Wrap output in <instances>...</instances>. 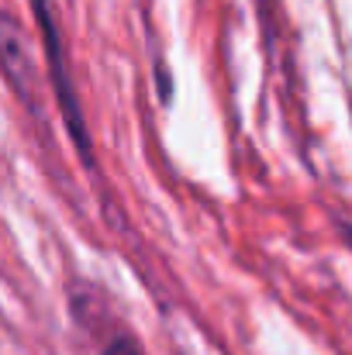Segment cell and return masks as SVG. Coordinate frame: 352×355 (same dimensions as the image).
<instances>
[{"label":"cell","instance_id":"6da1fadb","mask_svg":"<svg viewBox=\"0 0 352 355\" xmlns=\"http://www.w3.org/2000/svg\"><path fill=\"white\" fill-rule=\"evenodd\" d=\"M28 3H31V14H35L42 45H45V59H49V73H52V87H56V97H59L62 121L69 124V135H73L76 148L83 152V162L90 166L94 162L90 131H87V121H83V111H80V101H76L69 69H66V52H62V31H59V21H56V7H52V0H28Z\"/></svg>","mask_w":352,"mask_h":355},{"label":"cell","instance_id":"7a4b0ae2","mask_svg":"<svg viewBox=\"0 0 352 355\" xmlns=\"http://www.w3.org/2000/svg\"><path fill=\"white\" fill-rule=\"evenodd\" d=\"M0 73L17 90V97L35 107V80H31V59H28V38L17 17L0 10Z\"/></svg>","mask_w":352,"mask_h":355},{"label":"cell","instance_id":"3957f363","mask_svg":"<svg viewBox=\"0 0 352 355\" xmlns=\"http://www.w3.org/2000/svg\"><path fill=\"white\" fill-rule=\"evenodd\" d=\"M101 355H145V352H142V342H138L135 335L117 331V335L108 338V345L101 349Z\"/></svg>","mask_w":352,"mask_h":355}]
</instances>
